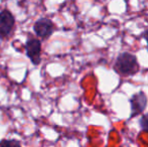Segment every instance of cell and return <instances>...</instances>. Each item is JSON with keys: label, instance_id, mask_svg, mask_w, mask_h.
<instances>
[{"label": "cell", "instance_id": "7", "mask_svg": "<svg viewBox=\"0 0 148 147\" xmlns=\"http://www.w3.org/2000/svg\"><path fill=\"white\" fill-rule=\"evenodd\" d=\"M139 125H140L142 131L148 132V112L141 115L140 119H139Z\"/></svg>", "mask_w": 148, "mask_h": 147}, {"label": "cell", "instance_id": "8", "mask_svg": "<svg viewBox=\"0 0 148 147\" xmlns=\"http://www.w3.org/2000/svg\"><path fill=\"white\" fill-rule=\"evenodd\" d=\"M142 37L145 39V41H146V43H147V49H148V28L142 34Z\"/></svg>", "mask_w": 148, "mask_h": 147}, {"label": "cell", "instance_id": "2", "mask_svg": "<svg viewBox=\"0 0 148 147\" xmlns=\"http://www.w3.org/2000/svg\"><path fill=\"white\" fill-rule=\"evenodd\" d=\"M25 53L31 64L38 66L41 59V41L35 37H28L25 42Z\"/></svg>", "mask_w": 148, "mask_h": 147}, {"label": "cell", "instance_id": "4", "mask_svg": "<svg viewBox=\"0 0 148 147\" xmlns=\"http://www.w3.org/2000/svg\"><path fill=\"white\" fill-rule=\"evenodd\" d=\"M15 25L13 14L7 9L0 12V39H4L10 36Z\"/></svg>", "mask_w": 148, "mask_h": 147}, {"label": "cell", "instance_id": "3", "mask_svg": "<svg viewBox=\"0 0 148 147\" xmlns=\"http://www.w3.org/2000/svg\"><path fill=\"white\" fill-rule=\"evenodd\" d=\"M130 105H131V113H130V119L134 118L136 116L142 115L144 113L145 109L148 104L147 96L143 91L135 93L130 98Z\"/></svg>", "mask_w": 148, "mask_h": 147}, {"label": "cell", "instance_id": "1", "mask_svg": "<svg viewBox=\"0 0 148 147\" xmlns=\"http://www.w3.org/2000/svg\"><path fill=\"white\" fill-rule=\"evenodd\" d=\"M114 71L121 77H132L140 71V65L135 55L128 51L121 53L115 59Z\"/></svg>", "mask_w": 148, "mask_h": 147}, {"label": "cell", "instance_id": "6", "mask_svg": "<svg viewBox=\"0 0 148 147\" xmlns=\"http://www.w3.org/2000/svg\"><path fill=\"white\" fill-rule=\"evenodd\" d=\"M0 147H21V145L16 139H3L0 141Z\"/></svg>", "mask_w": 148, "mask_h": 147}, {"label": "cell", "instance_id": "5", "mask_svg": "<svg viewBox=\"0 0 148 147\" xmlns=\"http://www.w3.org/2000/svg\"><path fill=\"white\" fill-rule=\"evenodd\" d=\"M33 30L39 38L47 39L53 34L55 26L51 19L43 17L35 21L34 25H33Z\"/></svg>", "mask_w": 148, "mask_h": 147}]
</instances>
